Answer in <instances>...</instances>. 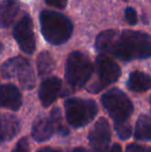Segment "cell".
I'll return each instance as SVG.
<instances>
[{"label": "cell", "instance_id": "obj_12", "mask_svg": "<svg viewBox=\"0 0 151 152\" xmlns=\"http://www.w3.org/2000/svg\"><path fill=\"white\" fill-rule=\"evenodd\" d=\"M1 104L3 108L12 111H18L22 104V95L19 89L12 84L1 86Z\"/></svg>", "mask_w": 151, "mask_h": 152}, {"label": "cell", "instance_id": "obj_8", "mask_svg": "<svg viewBox=\"0 0 151 152\" xmlns=\"http://www.w3.org/2000/svg\"><path fill=\"white\" fill-rule=\"evenodd\" d=\"M15 39L20 49L27 54H32L35 50V35L33 31V23L28 14L24 15L20 21L17 22L12 30Z\"/></svg>", "mask_w": 151, "mask_h": 152}, {"label": "cell", "instance_id": "obj_20", "mask_svg": "<svg viewBox=\"0 0 151 152\" xmlns=\"http://www.w3.org/2000/svg\"><path fill=\"white\" fill-rule=\"evenodd\" d=\"M124 16H125L126 21L128 22V24L131 25V26H135V25L138 23V16H137V12H136V10L133 7L127 6V7L125 8Z\"/></svg>", "mask_w": 151, "mask_h": 152}, {"label": "cell", "instance_id": "obj_13", "mask_svg": "<svg viewBox=\"0 0 151 152\" xmlns=\"http://www.w3.org/2000/svg\"><path fill=\"white\" fill-rule=\"evenodd\" d=\"M20 10L18 0H3L0 7V23L3 28L9 27Z\"/></svg>", "mask_w": 151, "mask_h": 152}, {"label": "cell", "instance_id": "obj_7", "mask_svg": "<svg viewBox=\"0 0 151 152\" xmlns=\"http://www.w3.org/2000/svg\"><path fill=\"white\" fill-rule=\"evenodd\" d=\"M96 68L98 74L99 82L94 84L88 89L91 92H98L106 86L116 82L121 75L120 67L116 62L110 59L106 55H99L96 58Z\"/></svg>", "mask_w": 151, "mask_h": 152}, {"label": "cell", "instance_id": "obj_17", "mask_svg": "<svg viewBox=\"0 0 151 152\" xmlns=\"http://www.w3.org/2000/svg\"><path fill=\"white\" fill-rule=\"evenodd\" d=\"M36 67L38 76L44 77L47 75L51 74L54 70L55 67V62L51 54L47 51L39 53L36 59Z\"/></svg>", "mask_w": 151, "mask_h": 152}, {"label": "cell", "instance_id": "obj_22", "mask_svg": "<svg viewBox=\"0 0 151 152\" xmlns=\"http://www.w3.org/2000/svg\"><path fill=\"white\" fill-rule=\"evenodd\" d=\"M125 152H151V148L149 146H144V145L129 144L126 147Z\"/></svg>", "mask_w": 151, "mask_h": 152}, {"label": "cell", "instance_id": "obj_6", "mask_svg": "<svg viewBox=\"0 0 151 152\" xmlns=\"http://www.w3.org/2000/svg\"><path fill=\"white\" fill-rule=\"evenodd\" d=\"M1 74L4 79L18 78L19 83L24 89H31L34 86V76L29 61L22 56L8 59L2 64Z\"/></svg>", "mask_w": 151, "mask_h": 152}, {"label": "cell", "instance_id": "obj_26", "mask_svg": "<svg viewBox=\"0 0 151 152\" xmlns=\"http://www.w3.org/2000/svg\"><path fill=\"white\" fill-rule=\"evenodd\" d=\"M37 152H53V151H52V149H51V148L46 147V148H42V149H40V150H38Z\"/></svg>", "mask_w": 151, "mask_h": 152}, {"label": "cell", "instance_id": "obj_18", "mask_svg": "<svg viewBox=\"0 0 151 152\" xmlns=\"http://www.w3.org/2000/svg\"><path fill=\"white\" fill-rule=\"evenodd\" d=\"M50 117L52 118V120L54 121L55 123V126H56V130L58 132L59 134L61 136H66L69 134V129L67 127L62 125L61 123V114H60V110L58 108H54L51 112V115Z\"/></svg>", "mask_w": 151, "mask_h": 152}, {"label": "cell", "instance_id": "obj_2", "mask_svg": "<svg viewBox=\"0 0 151 152\" xmlns=\"http://www.w3.org/2000/svg\"><path fill=\"white\" fill-rule=\"evenodd\" d=\"M40 31L44 39L52 45H62L71 38L74 27L71 20L55 10H42L39 14Z\"/></svg>", "mask_w": 151, "mask_h": 152}, {"label": "cell", "instance_id": "obj_25", "mask_svg": "<svg viewBox=\"0 0 151 152\" xmlns=\"http://www.w3.org/2000/svg\"><path fill=\"white\" fill-rule=\"evenodd\" d=\"M71 152H87L85 150L84 148H82V147H78V148H75Z\"/></svg>", "mask_w": 151, "mask_h": 152}, {"label": "cell", "instance_id": "obj_4", "mask_svg": "<svg viewBox=\"0 0 151 152\" xmlns=\"http://www.w3.org/2000/svg\"><path fill=\"white\" fill-rule=\"evenodd\" d=\"M66 120L74 127H82L89 123L97 113L96 102L92 99L69 98L65 102Z\"/></svg>", "mask_w": 151, "mask_h": 152}, {"label": "cell", "instance_id": "obj_11", "mask_svg": "<svg viewBox=\"0 0 151 152\" xmlns=\"http://www.w3.org/2000/svg\"><path fill=\"white\" fill-rule=\"evenodd\" d=\"M56 126L51 117L38 116L32 124V137L36 142H44L51 139Z\"/></svg>", "mask_w": 151, "mask_h": 152}, {"label": "cell", "instance_id": "obj_14", "mask_svg": "<svg viewBox=\"0 0 151 152\" xmlns=\"http://www.w3.org/2000/svg\"><path fill=\"white\" fill-rule=\"evenodd\" d=\"M20 130V121L14 115L3 114L1 117V141L12 140Z\"/></svg>", "mask_w": 151, "mask_h": 152}, {"label": "cell", "instance_id": "obj_16", "mask_svg": "<svg viewBox=\"0 0 151 152\" xmlns=\"http://www.w3.org/2000/svg\"><path fill=\"white\" fill-rule=\"evenodd\" d=\"M133 137L136 140H151V118L146 115H141L136 123Z\"/></svg>", "mask_w": 151, "mask_h": 152}, {"label": "cell", "instance_id": "obj_21", "mask_svg": "<svg viewBox=\"0 0 151 152\" xmlns=\"http://www.w3.org/2000/svg\"><path fill=\"white\" fill-rule=\"evenodd\" d=\"M29 151V141L27 138H22L17 143L12 152H28Z\"/></svg>", "mask_w": 151, "mask_h": 152}, {"label": "cell", "instance_id": "obj_23", "mask_svg": "<svg viewBox=\"0 0 151 152\" xmlns=\"http://www.w3.org/2000/svg\"><path fill=\"white\" fill-rule=\"evenodd\" d=\"M46 3L50 6H53L55 8H58V10H63L65 8L67 4V0H44Z\"/></svg>", "mask_w": 151, "mask_h": 152}, {"label": "cell", "instance_id": "obj_1", "mask_svg": "<svg viewBox=\"0 0 151 152\" xmlns=\"http://www.w3.org/2000/svg\"><path fill=\"white\" fill-rule=\"evenodd\" d=\"M105 52L124 61L149 58L151 57V36L142 31L114 30Z\"/></svg>", "mask_w": 151, "mask_h": 152}, {"label": "cell", "instance_id": "obj_24", "mask_svg": "<svg viewBox=\"0 0 151 152\" xmlns=\"http://www.w3.org/2000/svg\"><path fill=\"white\" fill-rule=\"evenodd\" d=\"M110 152H122V148H121L120 145L114 144L113 146H112V148H111V150H110Z\"/></svg>", "mask_w": 151, "mask_h": 152}, {"label": "cell", "instance_id": "obj_19", "mask_svg": "<svg viewBox=\"0 0 151 152\" xmlns=\"http://www.w3.org/2000/svg\"><path fill=\"white\" fill-rule=\"evenodd\" d=\"M115 129L121 140H126L131 136V126L126 121L115 122Z\"/></svg>", "mask_w": 151, "mask_h": 152}, {"label": "cell", "instance_id": "obj_15", "mask_svg": "<svg viewBox=\"0 0 151 152\" xmlns=\"http://www.w3.org/2000/svg\"><path fill=\"white\" fill-rule=\"evenodd\" d=\"M127 87L128 89L136 92H144L151 88V77L149 75L145 74L143 72H131L127 81Z\"/></svg>", "mask_w": 151, "mask_h": 152}, {"label": "cell", "instance_id": "obj_27", "mask_svg": "<svg viewBox=\"0 0 151 152\" xmlns=\"http://www.w3.org/2000/svg\"><path fill=\"white\" fill-rule=\"evenodd\" d=\"M53 152H63V151L62 150H54Z\"/></svg>", "mask_w": 151, "mask_h": 152}, {"label": "cell", "instance_id": "obj_9", "mask_svg": "<svg viewBox=\"0 0 151 152\" xmlns=\"http://www.w3.org/2000/svg\"><path fill=\"white\" fill-rule=\"evenodd\" d=\"M111 140V130L106 118H101L94 124L89 134L90 151L89 152H107Z\"/></svg>", "mask_w": 151, "mask_h": 152}, {"label": "cell", "instance_id": "obj_10", "mask_svg": "<svg viewBox=\"0 0 151 152\" xmlns=\"http://www.w3.org/2000/svg\"><path fill=\"white\" fill-rule=\"evenodd\" d=\"M62 87L61 80L58 78H49L42 83L39 87V99L44 107H49L56 100Z\"/></svg>", "mask_w": 151, "mask_h": 152}, {"label": "cell", "instance_id": "obj_3", "mask_svg": "<svg viewBox=\"0 0 151 152\" xmlns=\"http://www.w3.org/2000/svg\"><path fill=\"white\" fill-rule=\"evenodd\" d=\"M92 72V63L84 53L74 51L69 55L65 64V78L71 87H83L90 79Z\"/></svg>", "mask_w": 151, "mask_h": 152}, {"label": "cell", "instance_id": "obj_5", "mask_svg": "<svg viewBox=\"0 0 151 152\" xmlns=\"http://www.w3.org/2000/svg\"><path fill=\"white\" fill-rule=\"evenodd\" d=\"M101 102L115 122L126 121L133 111V102L118 88H112L104 93Z\"/></svg>", "mask_w": 151, "mask_h": 152}]
</instances>
